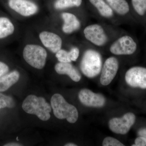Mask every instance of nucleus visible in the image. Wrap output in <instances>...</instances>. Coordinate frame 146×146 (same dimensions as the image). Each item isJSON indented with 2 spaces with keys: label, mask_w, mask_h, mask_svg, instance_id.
Masks as SVG:
<instances>
[{
  "label": "nucleus",
  "mask_w": 146,
  "mask_h": 146,
  "mask_svg": "<svg viewBox=\"0 0 146 146\" xmlns=\"http://www.w3.org/2000/svg\"><path fill=\"white\" fill-rule=\"evenodd\" d=\"M70 58L73 61H75L79 56L80 50L77 47H73L69 52Z\"/></svg>",
  "instance_id": "24"
},
{
  "label": "nucleus",
  "mask_w": 146,
  "mask_h": 146,
  "mask_svg": "<svg viewBox=\"0 0 146 146\" xmlns=\"http://www.w3.org/2000/svg\"><path fill=\"white\" fill-rule=\"evenodd\" d=\"M62 18L64 21L62 30L64 33L70 34L80 28V22L72 13L64 12L62 13Z\"/></svg>",
  "instance_id": "14"
},
{
  "label": "nucleus",
  "mask_w": 146,
  "mask_h": 146,
  "mask_svg": "<svg viewBox=\"0 0 146 146\" xmlns=\"http://www.w3.org/2000/svg\"><path fill=\"white\" fill-rule=\"evenodd\" d=\"M102 145L103 146H124V145L115 138L111 137H108L104 140Z\"/></svg>",
  "instance_id": "22"
},
{
  "label": "nucleus",
  "mask_w": 146,
  "mask_h": 146,
  "mask_svg": "<svg viewBox=\"0 0 146 146\" xmlns=\"http://www.w3.org/2000/svg\"><path fill=\"white\" fill-rule=\"evenodd\" d=\"M4 146H22V145H20V144L17 143H10L6 144Z\"/></svg>",
  "instance_id": "29"
},
{
  "label": "nucleus",
  "mask_w": 146,
  "mask_h": 146,
  "mask_svg": "<svg viewBox=\"0 0 146 146\" xmlns=\"http://www.w3.org/2000/svg\"><path fill=\"white\" fill-rule=\"evenodd\" d=\"M20 78V74L13 71L0 77V92H4L16 83Z\"/></svg>",
  "instance_id": "15"
},
{
  "label": "nucleus",
  "mask_w": 146,
  "mask_h": 146,
  "mask_svg": "<svg viewBox=\"0 0 146 146\" xmlns=\"http://www.w3.org/2000/svg\"><path fill=\"white\" fill-rule=\"evenodd\" d=\"M22 108L26 113L36 115L42 121H48L50 117L51 106L42 97L28 96L23 102Z\"/></svg>",
  "instance_id": "2"
},
{
  "label": "nucleus",
  "mask_w": 146,
  "mask_h": 146,
  "mask_svg": "<svg viewBox=\"0 0 146 146\" xmlns=\"http://www.w3.org/2000/svg\"><path fill=\"white\" fill-rule=\"evenodd\" d=\"M112 10L121 16H125L130 12V7L126 0H106Z\"/></svg>",
  "instance_id": "16"
},
{
  "label": "nucleus",
  "mask_w": 146,
  "mask_h": 146,
  "mask_svg": "<svg viewBox=\"0 0 146 146\" xmlns=\"http://www.w3.org/2000/svg\"><path fill=\"white\" fill-rule=\"evenodd\" d=\"M136 117L133 113L128 112L122 117L114 118L110 120V129L117 134H125L134 124Z\"/></svg>",
  "instance_id": "6"
},
{
  "label": "nucleus",
  "mask_w": 146,
  "mask_h": 146,
  "mask_svg": "<svg viewBox=\"0 0 146 146\" xmlns=\"http://www.w3.org/2000/svg\"><path fill=\"white\" fill-rule=\"evenodd\" d=\"M82 0H57L54 3L55 8L58 9L79 7L81 5Z\"/></svg>",
  "instance_id": "20"
},
{
  "label": "nucleus",
  "mask_w": 146,
  "mask_h": 146,
  "mask_svg": "<svg viewBox=\"0 0 146 146\" xmlns=\"http://www.w3.org/2000/svg\"><path fill=\"white\" fill-rule=\"evenodd\" d=\"M9 70V68L5 63L0 61V77L6 74Z\"/></svg>",
  "instance_id": "26"
},
{
  "label": "nucleus",
  "mask_w": 146,
  "mask_h": 146,
  "mask_svg": "<svg viewBox=\"0 0 146 146\" xmlns=\"http://www.w3.org/2000/svg\"><path fill=\"white\" fill-rule=\"evenodd\" d=\"M54 68L58 74L67 75L72 80L76 82H78L81 79L80 73L70 63H57Z\"/></svg>",
  "instance_id": "13"
},
{
  "label": "nucleus",
  "mask_w": 146,
  "mask_h": 146,
  "mask_svg": "<svg viewBox=\"0 0 146 146\" xmlns=\"http://www.w3.org/2000/svg\"><path fill=\"white\" fill-rule=\"evenodd\" d=\"M125 80L131 87L146 89V68L135 66L130 68L126 73Z\"/></svg>",
  "instance_id": "8"
},
{
  "label": "nucleus",
  "mask_w": 146,
  "mask_h": 146,
  "mask_svg": "<svg viewBox=\"0 0 146 146\" xmlns=\"http://www.w3.org/2000/svg\"><path fill=\"white\" fill-rule=\"evenodd\" d=\"M82 72L89 78L99 74L102 67L101 55L93 49L86 50L84 52L80 65Z\"/></svg>",
  "instance_id": "3"
},
{
  "label": "nucleus",
  "mask_w": 146,
  "mask_h": 146,
  "mask_svg": "<svg viewBox=\"0 0 146 146\" xmlns=\"http://www.w3.org/2000/svg\"><path fill=\"white\" fill-rule=\"evenodd\" d=\"M39 37L44 46L54 53H56L61 49L62 39L57 34L50 32L43 31L39 34Z\"/></svg>",
  "instance_id": "12"
},
{
  "label": "nucleus",
  "mask_w": 146,
  "mask_h": 146,
  "mask_svg": "<svg viewBox=\"0 0 146 146\" xmlns=\"http://www.w3.org/2000/svg\"><path fill=\"white\" fill-rule=\"evenodd\" d=\"M58 60L61 63H71L69 52L64 50L60 49L56 53Z\"/></svg>",
  "instance_id": "21"
},
{
  "label": "nucleus",
  "mask_w": 146,
  "mask_h": 146,
  "mask_svg": "<svg viewBox=\"0 0 146 146\" xmlns=\"http://www.w3.org/2000/svg\"><path fill=\"white\" fill-rule=\"evenodd\" d=\"M8 4L11 9L24 16L34 15L38 10L36 4L27 0H11Z\"/></svg>",
  "instance_id": "11"
},
{
  "label": "nucleus",
  "mask_w": 146,
  "mask_h": 146,
  "mask_svg": "<svg viewBox=\"0 0 146 146\" xmlns=\"http://www.w3.org/2000/svg\"><path fill=\"white\" fill-rule=\"evenodd\" d=\"M83 32L86 39L98 46H104L108 40L104 29L98 24L89 25L85 27Z\"/></svg>",
  "instance_id": "7"
},
{
  "label": "nucleus",
  "mask_w": 146,
  "mask_h": 146,
  "mask_svg": "<svg viewBox=\"0 0 146 146\" xmlns=\"http://www.w3.org/2000/svg\"><path fill=\"white\" fill-rule=\"evenodd\" d=\"M0 99L4 100L7 104V107L12 108L15 106V103L11 97L5 96L0 93Z\"/></svg>",
  "instance_id": "23"
},
{
  "label": "nucleus",
  "mask_w": 146,
  "mask_h": 146,
  "mask_svg": "<svg viewBox=\"0 0 146 146\" xmlns=\"http://www.w3.org/2000/svg\"><path fill=\"white\" fill-rule=\"evenodd\" d=\"M14 25L8 18L0 17V39L5 38L13 33Z\"/></svg>",
  "instance_id": "19"
},
{
  "label": "nucleus",
  "mask_w": 146,
  "mask_h": 146,
  "mask_svg": "<svg viewBox=\"0 0 146 146\" xmlns=\"http://www.w3.org/2000/svg\"><path fill=\"white\" fill-rule=\"evenodd\" d=\"M65 146H76V144L72 143H68L66 144V145H65Z\"/></svg>",
  "instance_id": "30"
},
{
  "label": "nucleus",
  "mask_w": 146,
  "mask_h": 146,
  "mask_svg": "<svg viewBox=\"0 0 146 146\" xmlns=\"http://www.w3.org/2000/svg\"><path fill=\"white\" fill-rule=\"evenodd\" d=\"M51 105L54 116L59 119H66L68 122L75 123L78 118L77 109L66 101L63 96L56 94L51 99Z\"/></svg>",
  "instance_id": "1"
},
{
  "label": "nucleus",
  "mask_w": 146,
  "mask_h": 146,
  "mask_svg": "<svg viewBox=\"0 0 146 146\" xmlns=\"http://www.w3.org/2000/svg\"><path fill=\"white\" fill-rule=\"evenodd\" d=\"M78 98L81 103L88 107H103L106 102L103 95L96 94L88 89H83L80 91Z\"/></svg>",
  "instance_id": "10"
},
{
  "label": "nucleus",
  "mask_w": 146,
  "mask_h": 146,
  "mask_svg": "<svg viewBox=\"0 0 146 146\" xmlns=\"http://www.w3.org/2000/svg\"><path fill=\"white\" fill-rule=\"evenodd\" d=\"M139 136H143L146 138V129H143L139 131L138 132Z\"/></svg>",
  "instance_id": "27"
},
{
  "label": "nucleus",
  "mask_w": 146,
  "mask_h": 146,
  "mask_svg": "<svg viewBox=\"0 0 146 146\" xmlns=\"http://www.w3.org/2000/svg\"><path fill=\"white\" fill-rule=\"evenodd\" d=\"M9 1H11V0H9Z\"/></svg>",
  "instance_id": "31"
},
{
  "label": "nucleus",
  "mask_w": 146,
  "mask_h": 146,
  "mask_svg": "<svg viewBox=\"0 0 146 146\" xmlns=\"http://www.w3.org/2000/svg\"><path fill=\"white\" fill-rule=\"evenodd\" d=\"M7 107L5 102L4 100L0 99V109Z\"/></svg>",
  "instance_id": "28"
},
{
  "label": "nucleus",
  "mask_w": 146,
  "mask_h": 146,
  "mask_svg": "<svg viewBox=\"0 0 146 146\" xmlns=\"http://www.w3.org/2000/svg\"><path fill=\"white\" fill-rule=\"evenodd\" d=\"M135 145H132V146H146V138L143 136L136 138L135 141Z\"/></svg>",
  "instance_id": "25"
},
{
  "label": "nucleus",
  "mask_w": 146,
  "mask_h": 146,
  "mask_svg": "<svg viewBox=\"0 0 146 146\" xmlns=\"http://www.w3.org/2000/svg\"><path fill=\"white\" fill-rule=\"evenodd\" d=\"M138 47V43L133 37L125 35L113 42L110 47V51L117 55H131L136 52Z\"/></svg>",
  "instance_id": "5"
},
{
  "label": "nucleus",
  "mask_w": 146,
  "mask_h": 146,
  "mask_svg": "<svg viewBox=\"0 0 146 146\" xmlns=\"http://www.w3.org/2000/svg\"><path fill=\"white\" fill-rule=\"evenodd\" d=\"M131 4L135 15L146 28V0H131Z\"/></svg>",
  "instance_id": "17"
},
{
  "label": "nucleus",
  "mask_w": 146,
  "mask_h": 146,
  "mask_svg": "<svg viewBox=\"0 0 146 146\" xmlns=\"http://www.w3.org/2000/svg\"><path fill=\"white\" fill-rule=\"evenodd\" d=\"M119 63L117 58L113 56L108 58L102 67L100 83L107 86L115 78L119 69Z\"/></svg>",
  "instance_id": "9"
},
{
  "label": "nucleus",
  "mask_w": 146,
  "mask_h": 146,
  "mask_svg": "<svg viewBox=\"0 0 146 146\" xmlns=\"http://www.w3.org/2000/svg\"><path fill=\"white\" fill-rule=\"evenodd\" d=\"M24 59L32 67L42 69L46 64L47 57L46 50L40 46L27 45L23 51Z\"/></svg>",
  "instance_id": "4"
},
{
  "label": "nucleus",
  "mask_w": 146,
  "mask_h": 146,
  "mask_svg": "<svg viewBox=\"0 0 146 146\" xmlns=\"http://www.w3.org/2000/svg\"><path fill=\"white\" fill-rule=\"evenodd\" d=\"M91 4L96 8L100 15L106 18H110L113 16V11L104 0H89Z\"/></svg>",
  "instance_id": "18"
}]
</instances>
